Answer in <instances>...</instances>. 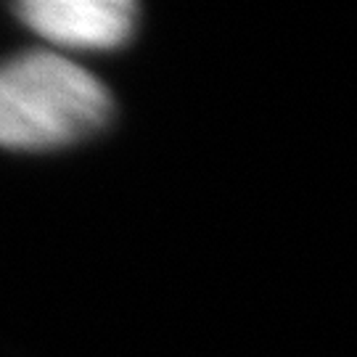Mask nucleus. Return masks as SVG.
<instances>
[{
	"mask_svg": "<svg viewBox=\"0 0 357 357\" xmlns=\"http://www.w3.org/2000/svg\"><path fill=\"white\" fill-rule=\"evenodd\" d=\"M16 16L56 45L109 51L130 40L138 6L130 0H29L16 6Z\"/></svg>",
	"mask_w": 357,
	"mask_h": 357,
	"instance_id": "obj_2",
	"label": "nucleus"
},
{
	"mask_svg": "<svg viewBox=\"0 0 357 357\" xmlns=\"http://www.w3.org/2000/svg\"><path fill=\"white\" fill-rule=\"evenodd\" d=\"M112 96L98 77L56 53L0 64V146L45 151L88 138L109 122Z\"/></svg>",
	"mask_w": 357,
	"mask_h": 357,
	"instance_id": "obj_1",
	"label": "nucleus"
}]
</instances>
